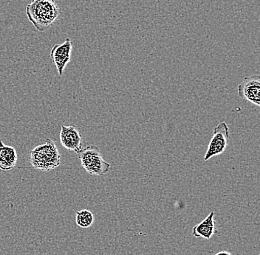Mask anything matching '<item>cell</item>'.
I'll return each mask as SVG.
<instances>
[{
    "mask_svg": "<svg viewBox=\"0 0 260 255\" xmlns=\"http://www.w3.org/2000/svg\"><path fill=\"white\" fill-rule=\"evenodd\" d=\"M26 14L38 31L45 32L58 19L61 11L56 0H32L26 6Z\"/></svg>",
    "mask_w": 260,
    "mask_h": 255,
    "instance_id": "1",
    "label": "cell"
},
{
    "mask_svg": "<svg viewBox=\"0 0 260 255\" xmlns=\"http://www.w3.org/2000/svg\"><path fill=\"white\" fill-rule=\"evenodd\" d=\"M61 155L56 143L52 139H46L45 143L37 146L30 153V164L41 171H49L59 166Z\"/></svg>",
    "mask_w": 260,
    "mask_h": 255,
    "instance_id": "2",
    "label": "cell"
},
{
    "mask_svg": "<svg viewBox=\"0 0 260 255\" xmlns=\"http://www.w3.org/2000/svg\"><path fill=\"white\" fill-rule=\"evenodd\" d=\"M81 165L89 175L103 176L110 171V163L104 160L99 148L89 145L78 154Z\"/></svg>",
    "mask_w": 260,
    "mask_h": 255,
    "instance_id": "3",
    "label": "cell"
},
{
    "mask_svg": "<svg viewBox=\"0 0 260 255\" xmlns=\"http://www.w3.org/2000/svg\"><path fill=\"white\" fill-rule=\"evenodd\" d=\"M229 139V128L225 122H222L214 129V135L211 138L207 151L205 154L204 161L220 155L226 150Z\"/></svg>",
    "mask_w": 260,
    "mask_h": 255,
    "instance_id": "4",
    "label": "cell"
},
{
    "mask_svg": "<svg viewBox=\"0 0 260 255\" xmlns=\"http://www.w3.org/2000/svg\"><path fill=\"white\" fill-rule=\"evenodd\" d=\"M73 44L70 38H66L61 44L55 45L50 51V58L56 66L59 76H62L67 65L71 61Z\"/></svg>",
    "mask_w": 260,
    "mask_h": 255,
    "instance_id": "5",
    "label": "cell"
},
{
    "mask_svg": "<svg viewBox=\"0 0 260 255\" xmlns=\"http://www.w3.org/2000/svg\"><path fill=\"white\" fill-rule=\"evenodd\" d=\"M239 97L255 105H260V77L257 75L249 76L237 87Z\"/></svg>",
    "mask_w": 260,
    "mask_h": 255,
    "instance_id": "6",
    "label": "cell"
},
{
    "mask_svg": "<svg viewBox=\"0 0 260 255\" xmlns=\"http://www.w3.org/2000/svg\"><path fill=\"white\" fill-rule=\"evenodd\" d=\"M61 145L70 152L79 154L82 149V136L79 130L73 125L61 126L59 134Z\"/></svg>",
    "mask_w": 260,
    "mask_h": 255,
    "instance_id": "7",
    "label": "cell"
},
{
    "mask_svg": "<svg viewBox=\"0 0 260 255\" xmlns=\"http://www.w3.org/2000/svg\"><path fill=\"white\" fill-rule=\"evenodd\" d=\"M18 156L16 149L12 146L6 145L0 139V170L8 171L15 168Z\"/></svg>",
    "mask_w": 260,
    "mask_h": 255,
    "instance_id": "8",
    "label": "cell"
},
{
    "mask_svg": "<svg viewBox=\"0 0 260 255\" xmlns=\"http://www.w3.org/2000/svg\"><path fill=\"white\" fill-rule=\"evenodd\" d=\"M214 217V212H211L202 222L194 226L192 230L193 236L197 238L210 240L214 234L217 233Z\"/></svg>",
    "mask_w": 260,
    "mask_h": 255,
    "instance_id": "9",
    "label": "cell"
},
{
    "mask_svg": "<svg viewBox=\"0 0 260 255\" xmlns=\"http://www.w3.org/2000/svg\"><path fill=\"white\" fill-rule=\"evenodd\" d=\"M76 223L81 228H89L94 223L93 214L88 209L78 211L76 212Z\"/></svg>",
    "mask_w": 260,
    "mask_h": 255,
    "instance_id": "10",
    "label": "cell"
},
{
    "mask_svg": "<svg viewBox=\"0 0 260 255\" xmlns=\"http://www.w3.org/2000/svg\"><path fill=\"white\" fill-rule=\"evenodd\" d=\"M215 255H233L232 253L229 252V251H219V252L217 253Z\"/></svg>",
    "mask_w": 260,
    "mask_h": 255,
    "instance_id": "11",
    "label": "cell"
}]
</instances>
